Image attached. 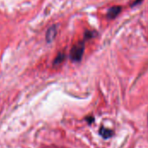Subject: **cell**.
Segmentation results:
<instances>
[{"mask_svg":"<svg viewBox=\"0 0 148 148\" xmlns=\"http://www.w3.org/2000/svg\"><path fill=\"white\" fill-rule=\"evenodd\" d=\"M85 49V42H78L75 43L70 50V58L74 62H80L82 58Z\"/></svg>","mask_w":148,"mask_h":148,"instance_id":"1","label":"cell"},{"mask_svg":"<svg viewBox=\"0 0 148 148\" xmlns=\"http://www.w3.org/2000/svg\"><path fill=\"white\" fill-rule=\"evenodd\" d=\"M121 11V6H113V7H111L108 10V14H107L108 18V19H114V18H115L119 15V13Z\"/></svg>","mask_w":148,"mask_h":148,"instance_id":"2","label":"cell"},{"mask_svg":"<svg viewBox=\"0 0 148 148\" xmlns=\"http://www.w3.org/2000/svg\"><path fill=\"white\" fill-rule=\"evenodd\" d=\"M56 31H57V29H56V28L55 26L49 29V30L47 32V36H46L48 42H51L55 38V36L56 35Z\"/></svg>","mask_w":148,"mask_h":148,"instance_id":"3","label":"cell"},{"mask_svg":"<svg viewBox=\"0 0 148 148\" xmlns=\"http://www.w3.org/2000/svg\"><path fill=\"white\" fill-rule=\"evenodd\" d=\"M100 134H101V135L103 138L108 139V138H110V137L112 136L113 131H112V130H109V129H107V128H105V127H101V130H100Z\"/></svg>","mask_w":148,"mask_h":148,"instance_id":"4","label":"cell"},{"mask_svg":"<svg viewBox=\"0 0 148 148\" xmlns=\"http://www.w3.org/2000/svg\"><path fill=\"white\" fill-rule=\"evenodd\" d=\"M96 35H97V32H95L94 30H88L85 33V39L86 40L87 39H91V38L96 36Z\"/></svg>","mask_w":148,"mask_h":148,"instance_id":"5","label":"cell"},{"mask_svg":"<svg viewBox=\"0 0 148 148\" xmlns=\"http://www.w3.org/2000/svg\"><path fill=\"white\" fill-rule=\"evenodd\" d=\"M64 58H65V55L64 54H59L56 56V60H55V64H60L64 60Z\"/></svg>","mask_w":148,"mask_h":148,"instance_id":"6","label":"cell"},{"mask_svg":"<svg viewBox=\"0 0 148 148\" xmlns=\"http://www.w3.org/2000/svg\"><path fill=\"white\" fill-rule=\"evenodd\" d=\"M142 2V0H135L132 4H131V7H134V6H135V5H137V4H139V3H140Z\"/></svg>","mask_w":148,"mask_h":148,"instance_id":"7","label":"cell"}]
</instances>
